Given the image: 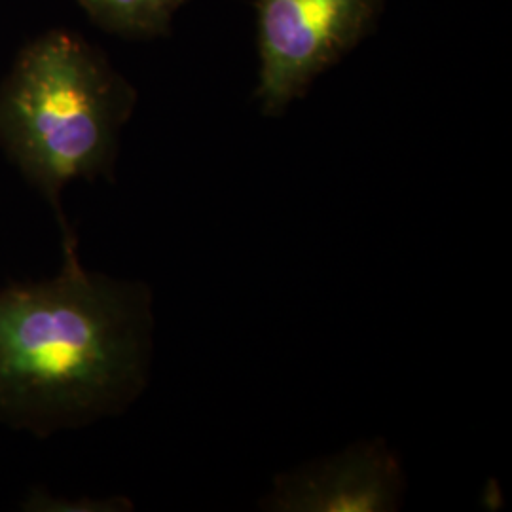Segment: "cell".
Listing matches in <instances>:
<instances>
[{
  "label": "cell",
  "mask_w": 512,
  "mask_h": 512,
  "mask_svg": "<svg viewBox=\"0 0 512 512\" xmlns=\"http://www.w3.org/2000/svg\"><path fill=\"white\" fill-rule=\"evenodd\" d=\"M137 93L82 37L52 31L21 50L0 86V147L73 234L63 190L110 177Z\"/></svg>",
  "instance_id": "cell-2"
},
{
  "label": "cell",
  "mask_w": 512,
  "mask_h": 512,
  "mask_svg": "<svg viewBox=\"0 0 512 512\" xmlns=\"http://www.w3.org/2000/svg\"><path fill=\"white\" fill-rule=\"evenodd\" d=\"M401 494L399 463L382 444H361L336 458L281 476L270 505L287 512L393 511Z\"/></svg>",
  "instance_id": "cell-4"
},
{
  "label": "cell",
  "mask_w": 512,
  "mask_h": 512,
  "mask_svg": "<svg viewBox=\"0 0 512 512\" xmlns=\"http://www.w3.org/2000/svg\"><path fill=\"white\" fill-rule=\"evenodd\" d=\"M152 294L88 272L74 234L59 274L0 291V423L48 437L120 414L147 385Z\"/></svg>",
  "instance_id": "cell-1"
},
{
  "label": "cell",
  "mask_w": 512,
  "mask_h": 512,
  "mask_svg": "<svg viewBox=\"0 0 512 512\" xmlns=\"http://www.w3.org/2000/svg\"><path fill=\"white\" fill-rule=\"evenodd\" d=\"M384 0H256L262 112L279 116L372 31Z\"/></svg>",
  "instance_id": "cell-3"
},
{
  "label": "cell",
  "mask_w": 512,
  "mask_h": 512,
  "mask_svg": "<svg viewBox=\"0 0 512 512\" xmlns=\"http://www.w3.org/2000/svg\"><path fill=\"white\" fill-rule=\"evenodd\" d=\"M95 25L129 38L167 35L173 14L188 0H78Z\"/></svg>",
  "instance_id": "cell-5"
}]
</instances>
